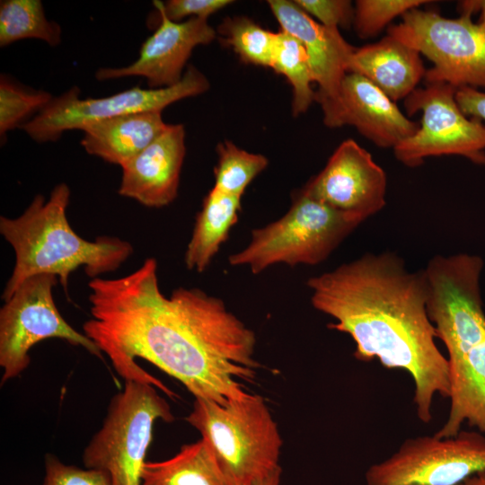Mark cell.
I'll use <instances>...</instances> for the list:
<instances>
[{
    "mask_svg": "<svg viewBox=\"0 0 485 485\" xmlns=\"http://www.w3.org/2000/svg\"><path fill=\"white\" fill-rule=\"evenodd\" d=\"M241 198L215 188L206 196L184 254L188 269L203 272L208 267L238 220Z\"/></svg>",
    "mask_w": 485,
    "mask_h": 485,
    "instance_id": "obj_20",
    "label": "cell"
},
{
    "mask_svg": "<svg viewBox=\"0 0 485 485\" xmlns=\"http://www.w3.org/2000/svg\"><path fill=\"white\" fill-rule=\"evenodd\" d=\"M159 13L160 22L142 43L138 57L129 66L119 68H100L96 78L100 81L128 76H142L152 89L178 84L184 66L193 49L198 45L212 42L216 36L207 19L190 18L176 22Z\"/></svg>",
    "mask_w": 485,
    "mask_h": 485,
    "instance_id": "obj_13",
    "label": "cell"
},
{
    "mask_svg": "<svg viewBox=\"0 0 485 485\" xmlns=\"http://www.w3.org/2000/svg\"><path fill=\"white\" fill-rule=\"evenodd\" d=\"M388 27V35L416 49L433 63L427 83L485 90V26L470 14L446 18L414 8Z\"/></svg>",
    "mask_w": 485,
    "mask_h": 485,
    "instance_id": "obj_7",
    "label": "cell"
},
{
    "mask_svg": "<svg viewBox=\"0 0 485 485\" xmlns=\"http://www.w3.org/2000/svg\"><path fill=\"white\" fill-rule=\"evenodd\" d=\"M428 0H357L354 5V28L358 37L377 36L395 17L418 8Z\"/></svg>",
    "mask_w": 485,
    "mask_h": 485,
    "instance_id": "obj_27",
    "label": "cell"
},
{
    "mask_svg": "<svg viewBox=\"0 0 485 485\" xmlns=\"http://www.w3.org/2000/svg\"><path fill=\"white\" fill-rule=\"evenodd\" d=\"M218 32L243 62L270 67L278 32L269 31L243 16L226 18Z\"/></svg>",
    "mask_w": 485,
    "mask_h": 485,
    "instance_id": "obj_24",
    "label": "cell"
},
{
    "mask_svg": "<svg viewBox=\"0 0 485 485\" xmlns=\"http://www.w3.org/2000/svg\"><path fill=\"white\" fill-rule=\"evenodd\" d=\"M485 471V435L460 430L405 439L388 458L366 472V485H455Z\"/></svg>",
    "mask_w": 485,
    "mask_h": 485,
    "instance_id": "obj_11",
    "label": "cell"
},
{
    "mask_svg": "<svg viewBox=\"0 0 485 485\" xmlns=\"http://www.w3.org/2000/svg\"><path fill=\"white\" fill-rule=\"evenodd\" d=\"M42 485H110V479L102 471L66 464L48 453L44 458Z\"/></svg>",
    "mask_w": 485,
    "mask_h": 485,
    "instance_id": "obj_28",
    "label": "cell"
},
{
    "mask_svg": "<svg viewBox=\"0 0 485 485\" xmlns=\"http://www.w3.org/2000/svg\"><path fill=\"white\" fill-rule=\"evenodd\" d=\"M185 419L208 444L229 485H255L281 471L282 439L261 396L225 404L195 398Z\"/></svg>",
    "mask_w": 485,
    "mask_h": 485,
    "instance_id": "obj_4",
    "label": "cell"
},
{
    "mask_svg": "<svg viewBox=\"0 0 485 485\" xmlns=\"http://www.w3.org/2000/svg\"><path fill=\"white\" fill-rule=\"evenodd\" d=\"M461 14L480 13L479 22L485 26V0H464L458 3Z\"/></svg>",
    "mask_w": 485,
    "mask_h": 485,
    "instance_id": "obj_32",
    "label": "cell"
},
{
    "mask_svg": "<svg viewBox=\"0 0 485 485\" xmlns=\"http://www.w3.org/2000/svg\"><path fill=\"white\" fill-rule=\"evenodd\" d=\"M61 34V27L45 16L40 0L1 1V47L24 39L40 40L55 47L60 43Z\"/></svg>",
    "mask_w": 485,
    "mask_h": 485,
    "instance_id": "obj_22",
    "label": "cell"
},
{
    "mask_svg": "<svg viewBox=\"0 0 485 485\" xmlns=\"http://www.w3.org/2000/svg\"><path fill=\"white\" fill-rule=\"evenodd\" d=\"M162 111H144L100 120L85 126L81 144L92 155L122 166L168 127Z\"/></svg>",
    "mask_w": 485,
    "mask_h": 485,
    "instance_id": "obj_18",
    "label": "cell"
},
{
    "mask_svg": "<svg viewBox=\"0 0 485 485\" xmlns=\"http://www.w3.org/2000/svg\"><path fill=\"white\" fill-rule=\"evenodd\" d=\"M92 319L84 333L95 342L125 380L166 386L143 369V358L180 381L195 398L220 404L249 393L260 366L256 338L223 301L198 288L179 287L166 297L159 287L157 261L135 271L88 283Z\"/></svg>",
    "mask_w": 485,
    "mask_h": 485,
    "instance_id": "obj_1",
    "label": "cell"
},
{
    "mask_svg": "<svg viewBox=\"0 0 485 485\" xmlns=\"http://www.w3.org/2000/svg\"><path fill=\"white\" fill-rule=\"evenodd\" d=\"M58 278L40 274L26 279L0 309L1 385L20 376L29 366V351L41 340L60 339L102 358L93 340L73 328L59 313L53 287Z\"/></svg>",
    "mask_w": 485,
    "mask_h": 485,
    "instance_id": "obj_8",
    "label": "cell"
},
{
    "mask_svg": "<svg viewBox=\"0 0 485 485\" xmlns=\"http://www.w3.org/2000/svg\"><path fill=\"white\" fill-rule=\"evenodd\" d=\"M270 68L283 75L292 86L293 115L306 112L315 101V92L312 88L314 78L303 43L286 31L278 32Z\"/></svg>",
    "mask_w": 485,
    "mask_h": 485,
    "instance_id": "obj_23",
    "label": "cell"
},
{
    "mask_svg": "<svg viewBox=\"0 0 485 485\" xmlns=\"http://www.w3.org/2000/svg\"><path fill=\"white\" fill-rule=\"evenodd\" d=\"M234 3L231 0H169L154 1L155 9L161 10L171 21L180 22L184 18L207 17Z\"/></svg>",
    "mask_w": 485,
    "mask_h": 485,
    "instance_id": "obj_30",
    "label": "cell"
},
{
    "mask_svg": "<svg viewBox=\"0 0 485 485\" xmlns=\"http://www.w3.org/2000/svg\"><path fill=\"white\" fill-rule=\"evenodd\" d=\"M268 4L281 31L303 43L318 84L315 101L322 111L327 110L338 101L341 82L350 72L356 48L344 40L339 29L322 25L294 1L269 0Z\"/></svg>",
    "mask_w": 485,
    "mask_h": 485,
    "instance_id": "obj_15",
    "label": "cell"
},
{
    "mask_svg": "<svg viewBox=\"0 0 485 485\" xmlns=\"http://www.w3.org/2000/svg\"><path fill=\"white\" fill-rule=\"evenodd\" d=\"M322 112L327 127L353 126L381 148L393 149L419 127L376 85L354 72L344 76L338 101Z\"/></svg>",
    "mask_w": 485,
    "mask_h": 485,
    "instance_id": "obj_14",
    "label": "cell"
},
{
    "mask_svg": "<svg viewBox=\"0 0 485 485\" xmlns=\"http://www.w3.org/2000/svg\"><path fill=\"white\" fill-rule=\"evenodd\" d=\"M280 476H281V471H278L269 476V478L265 479L264 481L255 484V485H279L280 484Z\"/></svg>",
    "mask_w": 485,
    "mask_h": 485,
    "instance_id": "obj_34",
    "label": "cell"
},
{
    "mask_svg": "<svg viewBox=\"0 0 485 485\" xmlns=\"http://www.w3.org/2000/svg\"><path fill=\"white\" fill-rule=\"evenodd\" d=\"M455 87L445 83H426L404 99L409 115L421 111L418 130L394 148L396 159L417 167L429 156L461 155L485 164V128L467 117L455 100Z\"/></svg>",
    "mask_w": 485,
    "mask_h": 485,
    "instance_id": "obj_10",
    "label": "cell"
},
{
    "mask_svg": "<svg viewBox=\"0 0 485 485\" xmlns=\"http://www.w3.org/2000/svg\"><path fill=\"white\" fill-rule=\"evenodd\" d=\"M141 485H229L204 439L182 445L172 457L146 462Z\"/></svg>",
    "mask_w": 485,
    "mask_h": 485,
    "instance_id": "obj_21",
    "label": "cell"
},
{
    "mask_svg": "<svg viewBox=\"0 0 485 485\" xmlns=\"http://www.w3.org/2000/svg\"><path fill=\"white\" fill-rule=\"evenodd\" d=\"M455 485H485V471L477 472Z\"/></svg>",
    "mask_w": 485,
    "mask_h": 485,
    "instance_id": "obj_33",
    "label": "cell"
},
{
    "mask_svg": "<svg viewBox=\"0 0 485 485\" xmlns=\"http://www.w3.org/2000/svg\"><path fill=\"white\" fill-rule=\"evenodd\" d=\"M455 100L467 117L480 120L485 128V90L472 87L457 88Z\"/></svg>",
    "mask_w": 485,
    "mask_h": 485,
    "instance_id": "obj_31",
    "label": "cell"
},
{
    "mask_svg": "<svg viewBox=\"0 0 485 485\" xmlns=\"http://www.w3.org/2000/svg\"><path fill=\"white\" fill-rule=\"evenodd\" d=\"M386 188V174L372 154L347 139L302 190L362 223L385 206Z\"/></svg>",
    "mask_w": 485,
    "mask_h": 485,
    "instance_id": "obj_12",
    "label": "cell"
},
{
    "mask_svg": "<svg viewBox=\"0 0 485 485\" xmlns=\"http://www.w3.org/2000/svg\"><path fill=\"white\" fill-rule=\"evenodd\" d=\"M185 152L183 125H168L149 146L121 166L119 194L148 207L168 206L178 195Z\"/></svg>",
    "mask_w": 485,
    "mask_h": 485,
    "instance_id": "obj_16",
    "label": "cell"
},
{
    "mask_svg": "<svg viewBox=\"0 0 485 485\" xmlns=\"http://www.w3.org/2000/svg\"><path fill=\"white\" fill-rule=\"evenodd\" d=\"M350 72L364 75L395 101L417 89L427 70L419 52L387 35L375 43L356 48Z\"/></svg>",
    "mask_w": 485,
    "mask_h": 485,
    "instance_id": "obj_17",
    "label": "cell"
},
{
    "mask_svg": "<svg viewBox=\"0 0 485 485\" xmlns=\"http://www.w3.org/2000/svg\"><path fill=\"white\" fill-rule=\"evenodd\" d=\"M216 152L213 188L240 198L269 163L264 155L247 152L227 140L217 146Z\"/></svg>",
    "mask_w": 485,
    "mask_h": 485,
    "instance_id": "obj_25",
    "label": "cell"
},
{
    "mask_svg": "<svg viewBox=\"0 0 485 485\" xmlns=\"http://www.w3.org/2000/svg\"><path fill=\"white\" fill-rule=\"evenodd\" d=\"M303 11L323 26L348 29L353 25L355 7L348 0H295Z\"/></svg>",
    "mask_w": 485,
    "mask_h": 485,
    "instance_id": "obj_29",
    "label": "cell"
},
{
    "mask_svg": "<svg viewBox=\"0 0 485 485\" xmlns=\"http://www.w3.org/2000/svg\"><path fill=\"white\" fill-rule=\"evenodd\" d=\"M307 287L313 306L336 321L328 327L353 339L357 360L377 358L410 375L417 417L429 423L434 397H449L450 379L428 313L423 270L409 271L394 253H367L312 277Z\"/></svg>",
    "mask_w": 485,
    "mask_h": 485,
    "instance_id": "obj_2",
    "label": "cell"
},
{
    "mask_svg": "<svg viewBox=\"0 0 485 485\" xmlns=\"http://www.w3.org/2000/svg\"><path fill=\"white\" fill-rule=\"evenodd\" d=\"M53 99L43 90L25 88L5 75L0 79V135L24 124L26 118L40 112Z\"/></svg>",
    "mask_w": 485,
    "mask_h": 485,
    "instance_id": "obj_26",
    "label": "cell"
},
{
    "mask_svg": "<svg viewBox=\"0 0 485 485\" xmlns=\"http://www.w3.org/2000/svg\"><path fill=\"white\" fill-rule=\"evenodd\" d=\"M448 365L449 412L434 435L454 436L465 422L485 435V340Z\"/></svg>",
    "mask_w": 485,
    "mask_h": 485,
    "instance_id": "obj_19",
    "label": "cell"
},
{
    "mask_svg": "<svg viewBox=\"0 0 485 485\" xmlns=\"http://www.w3.org/2000/svg\"><path fill=\"white\" fill-rule=\"evenodd\" d=\"M70 189L58 183L49 198L39 194L17 217L0 216V233L15 254L13 272L2 293L6 301L31 277L57 276L68 295L70 275L84 267L93 278L117 270L133 253L130 242L102 235L88 241L77 234L66 217Z\"/></svg>",
    "mask_w": 485,
    "mask_h": 485,
    "instance_id": "obj_3",
    "label": "cell"
},
{
    "mask_svg": "<svg viewBox=\"0 0 485 485\" xmlns=\"http://www.w3.org/2000/svg\"><path fill=\"white\" fill-rule=\"evenodd\" d=\"M207 77L190 66L181 80L172 86L143 89L139 86L101 98L79 97L75 86L51 101L21 128L35 141L57 140L66 130L83 129L92 123L144 111H162L170 104L205 93Z\"/></svg>",
    "mask_w": 485,
    "mask_h": 485,
    "instance_id": "obj_9",
    "label": "cell"
},
{
    "mask_svg": "<svg viewBox=\"0 0 485 485\" xmlns=\"http://www.w3.org/2000/svg\"><path fill=\"white\" fill-rule=\"evenodd\" d=\"M147 381L125 380L110 401L99 430L82 454L84 466L106 472L110 485H141L154 422L174 419L169 403Z\"/></svg>",
    "mask_w": 485,
    "mask_h": 485,
    "instance_id": "obj_5",
    "label": "cell"
},
{
    "mask_svg": "<svg viewBox=\"0 0 485 485\" xmlns=\"http://www.w3.org/2000/svg\"><path fill=\"white\" fill-rule=\"evenodd\" d=\"M360 224L301 190L282 217L253 229L250 243L230 255L228 261L232 266H248L254 274L279 263L316 265Z\"/></svg>",
    "mask_w": 485,
    "mask_h": 485,
    "instance_id": "obj_6",
    "label": "cell"
}]
</instances>
